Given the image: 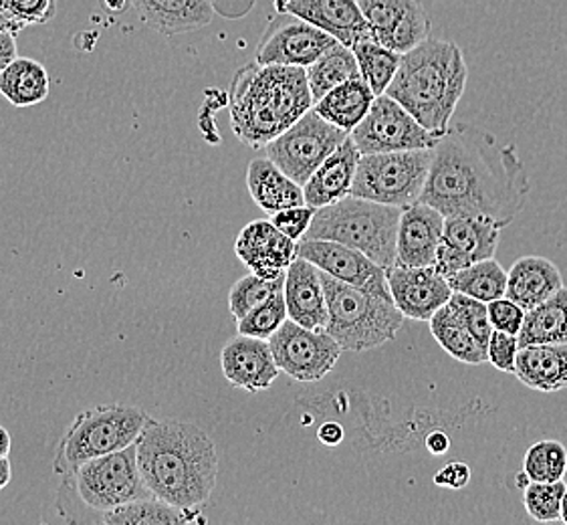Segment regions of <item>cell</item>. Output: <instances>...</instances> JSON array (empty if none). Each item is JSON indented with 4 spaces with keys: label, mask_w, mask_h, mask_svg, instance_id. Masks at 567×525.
<instances>
[{
    "label": "cell",
    "mask_w": 567,
    "mask_h": 525,
    "mask_svg": "<svg viewBox=\"0 0 567 525\" xmlns=\"http://www.w3.org/2000/svg\"><path fill=\"white\" fill-rule=\"evenodd\" d=\"M529 178L513 144L483 127L456 124L434 146L431 174L420 203L444 217H481L511 225L525 208Z\"/></svg>",
    "instance_id": "obj_1"
},
{
    "label": "cell",
    "mask_w": 567,
    "mask_h": 525,
    "mask_svg": "<svg viewBox=\"0 0 567 525\" xmlns=\"http://www.w3.org/2000/svg\"><path fill=\"white\" fill-rule=\"evenodd\" d=\"M137 467L150 493L178 509H203L215 493V441L198 424L150 416L136 441Z\"/></svg>",
    "instance_id": "obj_2"
},
{
    "label": "cell",
    "mask_w": 567,
    "mask_h": 525,
    "mask_svg": "<svg viewBox=\"0 0 567 525\" xmlns=\"http://www.w3.org/2000/svg\"><path fill=\"white\" fill-rule=\"evenodd\" d=\"M227 105L235 136L249 148L262 150L306 115L316 100L306 68L252 61L235 73Z\"/></svg>",
    "instance_id": "obj_3"
},
{
    "label": "cell",
    "mask_w": 567,
    "mask_h": 525,
    "mask_svg": "<svg viewBox=\"0 0 567 525\" xmlns=\"http://www.w3.org/2000/svg\"><path fill=\"white\" fill-rule=\"evenodd\" d=\"M468 68L463 49L446 39H426L402 55L388 95L404 105L422 126L441 137L451 127L465 93Z\"/></svg>",
    "instance_id": "obj_4"
},
{
    "label": "cell",
    "mask_w": 567,
    "mask_h": 525,
    "mask_svg": "<svg viewBox=\"0 0 567 525\" xmlns=\"http://www.w3.org/2000/svg\"><path fill=\"white\" fill-rule=\"evenodd\" d=\"M404 208L382 205L360 196H346L318 208L303 239L336 240L390 269L396 265L400 217ZM301 239V240H303Z\"/></svg>",
    "instance_id": "obj_5"
},
{
    "label": "cell",
    "mask_w": 567,
    "mask_h": 525,
    "mask_svg": "<svg viewBox=\"0 0 567 525\" xmlns=\"http://www.w3.org/2000/svg\"><path fill=\"white\" fill-rule=\"evenodd\" d=\"M321 279L328 296L329 320L326 330L340 343L343 352L360 354L396 338L406 318L396 308L394 299H384L341 284L326 271H321Z\"/></svg>",
    "instance_id": "obj_6"
},
{
    "label": "cell",
    "mask_w": 567,
    "mask_h": 525,
    "mask_svg": "<svg viewBox=\"0 0 567 525\" xmlns=\"http://www.w3.org/2000/svg\"><path fill=\"white\" fill-rule=\"evenodd\" d=\"M150 414L127 404H100L81 411L59 441L53 471L65 477L91 459L136 445Z\"/></svg>",
    "instance_id": "obj_7"
},
{
    "label": "cell",
    "mask_w": 567,
    "mask_h": 525,
    "mask_svg": "<svg viewBox=\"0 0 567 525\" xmlns=\"http://www.w3.org/2000/svg\"><path fill=\"white\" fill-rule=\"evenodd\" d=\"M61 480V490L75 493L80 503L95 514L152 495L137 467L136 445L91 459Z\"/></svg>",
    "instance_id": "obj_8"
},
{
    "label": "cell",
    "mask_w": 567,
    "mask_h": 525,
    "mask_svg": "<svg viewBox=\"0 0 567 525\" xmlns=\"http://www.w3.org/2000/svg\"><path fill=\"white\" fill-rule=\"evenodd\" d=\"M432 150L365 154L360 158L352 196L409 208L419 203L431 174Z\"/></svg>",
    "instance_id": "obj_9"
},
{
    "label": "cell",
    "mask_w": 567,
    "mask_h": 525,
    "mask_svg": "<svg viewBox=\"0 0 567 525\" xmlns=\"http://www.w3.org/2000/svg\"><path fill=\"white\" fill-rule=\"evenodd\" d=\"M348 136V132L333 126L311 107L293 126L285 130L281 136L275 137L262 150L269 161L303 186Z\"/></svg>",
    "instance_id": "obj_10"
},
{
    "label": "cell",
    "mask_w": 567,
    "mask_h": 525,
    "mask_svg": "<svg viewBox=\"0 0 567 525\" xmlns=\"http://www.w3.org/2000/svg\"><path fill=\"white\" fill-rule=\"evenodd\" d=\"M353 144L360 154H384L406 150H432L441 137L420 124L404 105L388 93L375 97L372 110L353 127Z\"/></svg>",
    "instance_id": "obj_11"
},
{
    "label": "cell",
    "mask_w": 567,
    "mask_h": 525,
    "mask_svg": "<svg viewBox=\"0 0 567 525\" xmlns=\"http://www.w3.org/2000/svg\"><path fill=\"white\" fill-rule=\"evenodd\" d=\"M269 343L281 372L306 384L328 377L343 352L328 330H309L293 320L285 321Z\"/></svg>",
    "instance_id": "obj_12"
},
{
    "label": "cell",
    "mask_w": 567,
    "mask_h": 525,
    "mask_svg": "<svg viewBox=\"0 0 567 525\" xmlns=\"http://www.w3.org/2000/svg\"><path fill=\"white\" fill-rule=\"evenodd\" d=\"M336 43L338 39L323 29L307 23L296 14L281 12V17L271 21L262 34L255 51V61L261 65L307 69Z\"/></svg>",
    "instance_id": "obj_13"
},
{
    "label": "cell",
    "mask_w": 567,
    "mask_h": 525,
    "mask_svg": "<svg viewBox=\"0 0 567 525\" xmlns=\"http://www.w3.org/2000/svg\"><path fill=\"white\" fill-rule=\"evenodd\" d=\"M297 257L313 262L318 269L341 284L358 287L384 299H392L386 269L348 245H341L336 240L303 239L297 245Z\"/></svg>",
    "instance_id": "obj_14"
},
{
    "label": "cell",
    "mask_w": 567,
    "mask_h": 525,
    "mask_svg": "<svg viewBox=\"0 0 567 525\" xmlns=\"http://www.w3.org/2000/svg\"><path fill=\"white\" fill-rule=\"evenodd\" d=\"M370 37L380 45L409 53L431 34V19L420 0H358Z\"/></svg>",
    "instance_id": "obj_15"
},
{
    "label": "cell",
    "mask_w": 567,
    "mask_h": 525,
    "mask_svg": "<svg viewBox=\"0 0 567 525\" xmlns=\"http://www.w3.org/2000/svg\"><path fill=\"white\" fill-rule=\"evenodd\" d=\"M501 230L499 225L488 218H444L443 243L434 267L449 277L473 262L493 259L499 247Z\"/></svg>",
    "instance_id": "obj_16"
},
{
    "label": "cell",
    "mask_w": 567,
    "mask_h": 525,
    "mask_svg": "<svg viewBox=\"0 0 567 525\" xmlns=\"http://www.w3.org/2000/svg\"><path fill=\"white\" fill-rule=\"evenodd\" d=\"M390 294L406 320L431 321L453 297V287L436 267L392 265L386 269Z\"/></svg>",
    "instance_id": "obj_17"
},
{
    "label": "cell",
    "mask_w": 567,
    "mask_h": 525,
    "mask_svg": "<svg viewBox=\"0 0 567 525\" xmlns=\"http://www.w3.org/2000/svg\"><path fill=\"white\" fill-rule=\"evenodd\" d=\"M223 377L230 387L257 394L271 389L281 368L275 362L269 340L239 333L220 352Z\"/></svg>",
    "instance_id": "obj_18"
},
{
    "label": "cell",
    "mask_w": 567,
    "mask_h": 525,
    "mask_svg": "<svg viewBox=\"0 0 567 525\" xmlns=\"http://www.w3.org/2000/svg\"><path fill=\"white\" fill-rule=\"evenodd\" d=\"M297 240L277 229L271 220H252L240 230L235 253L250 274L265 279L284 277L297 259Z\"/></svg>",
    "instance_id": "obj_19"
},
{
    "label": "cell",
    "mask_w": 567,
    "mask_h": 525,
    "mask_svg": "<svg viewBox=\"0 0 567 525\" xmlns=\"http://www.w3.org/2000/svg\"><path fill=\"white\" fill-rule=\"evenodd\" d=\"M444 215L426 203L402 210L398 227L396 265L434 267L443 243Z\"/></svg>",
    "instance_id": "obj_20"
},
{
    "label": "cell",
    "mask_w": 567,
    "mask_h": 525,
    "mask_svg": "<svg viewBox=\"0 0 567 525\" xmlns=\"http://www.w3.org/2000/svg\"><path fill=\"white\" fill-rule=\"evenodd\" d=\"M285 301L289 320L309 330L328 328L329 309L321 271L311 261L297 257L285 271Z\"/></svg>",
    "instance_id": "obj_21"
},
{
    "label": "cell",
    "mask_w": 567,
    "mask_h": 525,
    "mask_svg": "<svg viewBox=\"0 0 567 525\" xmlns=\"http://www.w3.org/2000/svg\"><path fill=\"white\" fill-rule=\"evenodd\" d=\"M360 158L362 154L353 144L352 136L346 137L338 150L329 154L318 171L313 172L309 181L303 184L306 205L323 208L352 195Z\"/></svg>",
    "instance_id": "obj_22"
},
{
    "label": "cell",
    "mask_w": 567,
    "mask_h": 525,
    "mask_svg": "<svg viewBox=\"0 0 567 525\" xmlns=\"http://www.w3.org/2000/svg\"><path fill=\"white\" fill-rule=\"evenodd\" d=\"M287 12L323 29L343 45L353 47L363 37H370L358 0H293Z\"/></svg>",
    "instance_id": "obj_23"
},
{
    "label": "cell",
    "mask_w": 567,
    "mask_h": 525,
    "mask_svg": "<svg viewBox=\"0 0 567 525\" xmlns=\"http://www.w3.org/2000/svg\"><path fill=\"white\" fill-rule=\"evenodd\" d=\"M137 17L166 37L203 29L215 17L213 0H132Z\"/></svg>",
    "instance_id": "obj_24"
},
{
    "label": "cell",
    "mask_w": 567,
    "mask_h": 525,
    "mask_svg": "<svg viewBox=\"0 0 567 525\" xmlns=\"http://www.w3.org/2000/svg\"><path fill=\"white\" fill-rule=\"evenodd\" d=\"M561 287L566 286L556 262L537 255H527L511 265L505 297L529 311L556 296Z\"/></svg>",
    "instance_id": "obj_25"
},
{
    "label": "cell",
    "mask_w": 567,
    "mask_h": 525,
    "mask_svg": "<svg viewBox=\"0 0 567 525\" xmlns=\"http://www.w3.org/2000/svg\"><path fill=\"white\" fill-rule=\"evenodd\" d=\"M517 380L527 389L556 394L567 389V343H532L517 354Z\"/></svg>",
    "instance_id": "obj_26"
},
{
    "label": "cell",
    "mask_w": 567,
    "mask_h": 525,
    "mask_svg": "<svg viewBox=\"0 0 567 525\" xmlns=\"http://www.w3.org/2000/svg\"><path fill=\"white\" fill-rule=\"evenodd\" d=\"M247 188L255 205L269 215H275L289 206L306 205L303 186L289 178L267 156L250 161L247 168Z\"/></svg>",
    "instance_id": "obj_27"
},
{
    "label": "cell",
    "mask_w": 567,
    "mask_h": 525,
    "mask_svg": "<svg viewBox=\"0 0 567 525\" xmlns=\"http://www.w3.org/2000/svg\"><path fill=\"white\" fill-rule=\"evenodd\" d=\"M375 97L378 95L372 92V87L362 78H358V80L346 81L326 93L319 102H316L313 110L333 126L352 134L353 127L358 126L372 110Z\"/></svg>",
    "instance_id": "obj_28"
},
{
    "label": "cell",
    "mask_w": 567,
    "mask_h": 525,
    "mask_svg": "<svg viewBox=\"0 0 567 525\" xmlns=\"http://www.w3.org/2000/svg\"><path fill=\"white\" fill-rule=\"evenodd\" d=\"M51 78L34 59L17 58L0 73V95L14 107H33L49 97Z\"/></svg>",
    "instance_id": "obj_29"
},
{
    "label": "cell",
    "mask_w": 567,
    "mask_h": 525,
    "mask_svg": "<svg viewBox=\"0 0 567 525\" xmlns=\"http://www.w3.org/2000/svg\"><path fill=\"white\" fill-rule=\"evenodd\" d=\"M200 512L203 509H178L150 495L105 512L100 515V522L105 525L203 524L205 517Z\"/></svg>",
    "instance_id": "obj_30"
},
{
    "label": "cell",
    "mask_w": 567,
    "mask_h": 525,
    "mask_svg": "<svg viewBox=\"0 0 567 525\" xmlns=\"http://www.w3.org/2000/svg\"><path fill=\"white\" fill-rule=\"evenodd\" d=\"M431 333L446 354L456 362L468 366H481L487 362V348L466 330L461 320L454 316L449 303L439 309L431 321Z\"/></svg>",
    "instance_id": "obj_31"
},
{
    "label": "cell",
    "mask_w": 567,
    "mask_h": 525,
    "mask_svg": "<svg viewBox=\"0 0 567 525\" xmlns=\"http://www.w3.org/2000/svg\"><path fill=\"white\" fill-rule=\"evenodd\" d=\"M519 343H567V287L525 313Z\"/></svg>",
    "instance_id": "obj_32"
},
{
    "label": "cell",
    "mask_w": 567,
    "mask_h": 525,
    "mask_svg": "<svg viewBox=\"0 0 567 525\" xmlns=\"http://www.w3.org/2000/svg\"><path fill=\"white\" fill-rule=\"evenodd\" d=\"M306 71L307 81H309V87H311L316 102H319L326 93L331 92L341 83L362 78L352 47L343 45L340 41L336 45L329 47L328 51L316 63H311Z\"/></svg>",
    "instance_id": "obj_33"
},
{
    "label": "cell",
    "mask_w": 567,
    "mask_h": 525,
    "mask_svg": "<svg viewBox=\"0 0 567 525\" xmlns=\"http://www.w3.org/2000/svg\"><path fill=\"white\" fill-rule=\"evenodd\" d=\"M453 291L475 297L478 301H493L507 294V271L501 267V262L493 259L473 262L465 269L446 277Z\"/></svg>",
    "instance_id": "obj_34"
},
{
    "label": "cell",
    "mask_w": 567,
    "mask_h": 525,
    "mask_svg": "<svg viewBox=\"0 0 567 525\" xmlns=\"http://www.w3.org/2000/svg\"><path fill=\"white\" fill-rule=\"evenodd\" d=\"M352 51L358 59L362 80L372 87L375 95H384L396 78L402 55L380 45L372 37H363L358 43H353Z\"/></svg>",
    "instance_id": "obj_35"
},
{
    "label": "cell",
    "mask_w": 567,
    "mask_h": 525,
    "mask_svg": "<svg viewBox=\"0 0 567 525\" xmlns=\"http://www.w3.org/2000/svg\"><path fill=\"white\" fill-rule=\"evenodd\" d=\"M567 471V449L564 443L545 439L535 445L523 457V473L529 481H561Z\"/></svg>",
    "instance_id": "obj_36"
},
{
    "label": "cell",
    "mask_w": 567,
    "mask_h": 525,
    "mask_svg": "<svg viewBox=\"0 0 567 525\" xmlns=\"http://www.w3.org/2000/svg\"><path fill=\"white\" fill-rule=\"evenodd\" d=\"M285 289V275L279 279H265L259 275L250 274L239 279L228 291V309L230 316L239 321L257 308L265 303L269 297L275 296L277 291Z\"/></svg>",
    "instance_id": "obj_37"
},
{
    "label": "cell",
    "mask_w": 567,
    "mask_h": 525,
    "mask_svg": "<svg viewBox=\"0 0 567 525\" xmlns=\"http://www.w3.org/2000/svg\"><path fill=\"white\" fill-rule=\"evenodd\" d=\"M567 485L561 481L542 483L529 481L523 487V505L529 517L537 524H554L561 519V502L566 495Z\"/></svg>",
    "instance_id": "obj_38"
},
{
    "label": "cell",
    "mask_w": 567,
    "mask_h": 525,
    "mask_svg": "<svg viewBox=\"0 0 567 525\" xmlns=\"http://www.w3.org/2000/svg\"><path fill=\"white\" fill-rule=\"evenodd\" d=\"M289 320L284 291H277L265 303L249 311L243 320L237 321V330L245 336L269 340L275 331Z\"/></svg>",
    "instance_id": "obj_39"
},
{
    "label": "cell",
    "mask_w": 567,
    "mask_h": 525,
    "mask_svg": "<svg viewBox=\"0 0 567 525\" xmlns=\"http://www.w3.org/2000/svg\"><path fill=\"white\" fill-rule=\"evenodd\" d=\"M449 308L453 309L454 316L461 320L466 330L471 331L478 342L487 348L488 338L493 333V326L488 321L487 303L478 301L475 297L454 291L451 301H449Z\"/></svg>",
    "instance_id": "obj_40"
},
{
    "label": "cell",
    "mask_w": 567,
    "mask_h": 525,
    "mask_svg": "<svg viewBox=\"0 0 567 525\" xmlns=\"http://www.w3.org/2000/svg\"><path fill=\"white\" fill-rule=\"evenodd\" d=\"M4 12L19 29L45 24L58 14V0H0Z\"/></svg>",
    "instance_id": "obj_41"
},
{
    "label": "cell",
    "mask_w": 567,
    "mask_h": 525,
    "mask_svg": "<svg viewBox=\"0 0 567 525\" xmlns=\"http://www.w3.org/2000/svg\"><path fill=\"white\" fill-rule=\"evenodd\" d=\"M519 350H522L519 336L493 330L491 338H488L487 362L493 366V368L501 370V372H509V374H513V372H515V362H517Z\"/></svg>",
    "instance_id": "obj_42"
},
{
    "label": "cell",
    "mask_w": 567,
    "mask_h": 525,
    "mask_svg": "<svg viewBox=\"0 0 567 525\" xmlns=\"http://www.w3.org/2000/svg\"><path fill=\"white\" fill-rule=\"evenodd\" d=\"M488 321L493 326V330L505 331V333H513L519 336L525 321V309L515 303L509 297H499L488 301Z\"/></svg>",
    "instance_id": "obj_43"
},
{
    "label": "cell",
    "mask_w": 567,
    "mask_h": 525,
    "mask_svg": "<svg viewBox=\"0 0 567 525\" xmlns=\"http://www.w3.org/2000/svg\"><path fill=\"white\" fill-rule=\"evenodd\" d=\"M316 213H318V208H313V206H289V208H284V210L271 215V223L287 237H291V239L299 243L306 237Z\"/></svg>",
    "instance_id": "obj_44"
},
{
    "label": "cell",
    "mask_w": 567,
    "mask_h": 525,
    "mask_svg": "<svg viewBox=\"0 0 567 525\" xmlns=\"http://www.w3.org/2000/svg\"><path fill=\"white\" fill-rule=\"evenodd\" d=\"M471 467L463 463V461H453L449 465H444L436 475H434V485L444 487V490H465L466 485L471 483Z\"/></svg>",
    "instance_id": "obj_45"
},
{
    "label": "cell",
    "mask_w": 567,
    "mask_h": 525,
    "mask_svg": "<svg viewBox=\"0 0 567 525\" xmlns=\"http://www.w3.org/2000/svg\"><path fill=\"white\" fill-rule=\"evenodd\" d=\"M17 58H19L17 33H12V31H0V73L9 68Z\"/></svg>",
    "instance_id": "obj_46"
},
{
    "label": "cell",
    "mask_w": 567,
    "mask_h": 525,
    "mask_svg": "<svg viewBox=\"0 0 567 525\" xmlns=\"http://www.w3.org/2000/svg\"><path fill=\"white\" fill-rule=\"evenodd\" d=\"M318 439L326 446H338L343 441V426L340 423H323L318 429Z\"/></svg>",
    "instance_id": "obj_47"
},
{
    "label": "cell",
    "mask_w": 567,
    "mask_h": 525,
    "mask_svg": "<svg viewBox=\"0 0 567 525\" xmlns=\"http://www.w3.org/2000/svg\"><path fill=\"white\" fill-rule=\"evenodd\" d=\"M426 449H429V453L434 455V457H443V455L449 453V449H451L449 434L443 433V431H432V433L426 436Z\"/></svg>",
    "instance_id": "obj_48"
},
{
    "label": "cell",
    "mask_w": 567,
    "mask_h": 525,
    "mask_svg": "<svg viewBox=\"0 0 567 525\" xmlns=\"http://www.w3.org/2000/svg\"><path fill=\"white\" fill-rule=\"evenodd\" d=\"M12 465L9 457H0V492L11 483Z\"/></svg>",
    "instance_id": "obj_49"
},
{
    "label": "cell",
    "mask_w": 567,
    "mask_h": 525,
    "mask_svg": "<svg viewBox=\"0 0 567 525\" xmlns=\"http://www.w3.org/2000/svg\"><path fill=\"white\" fill-rule=\"evenodd\" d=\"M11 434H9V431H7L4 426H0V457H9V455H11Z\"/></svg>",
    "instance_id": "obj_50"
},
{
    "label": "cell",
    "mask_w": 567,
    "mask_h": 525,
    "mask_svg": "<svg viewBox=\"0 0 567 525\" xmlns=\"http://www.w3.org/2000/svg\"><path fill=\"white\" fill-rule=\"evenodd\" d=\"M132 0H103L105 9L110 12H124Z\"/></svg>",
    "instance_id": "obj_51"
},
{
    "label": "cell",
    "mask_w": 567,
    "mask_h": 525,
    "mask_svg": "<svg viewBox=\"0 0 567 525\" xmlns=\"http://www.w3.org/2000/svg\"><path fill=\"white\" fill-rule=\"evenodd\" d=\"M0 31H12V33H19L21 29L17 24L12 23L11 19L0 11Z\"/></svg>",
    "instance_id": "obj_52"
},
{
    "label": "cell",
    "mask_w": 567,
    "mask_h": 525,
    "mask_svg": "<svg viewBox=\"0 0 567 525\" xmlns=\"http://www.w3.org/2000/svg\"><path fill=\"white\" fill-rule=\"evenodd\" d=\"M272 4H275V9L279 11V14L281 12H287V9H289V4L293 2V0H271Z\"/></svg>",
    "instance_id": "obj_53"
},
{
    "label": "cell",
    "mask_w": 567,
    "mask_h": 525,
    "mask_svg": "<svg viewBox=\"0 0 567 525\" xmlns=\"http://www.w3.org/2000/svg\"><path fill=\"white\" fill-rule=\"evenodd\" d=\"M559 522H564L567 525V492L564 495V502H561V519Z\"/></svg>",
    "instance_id": "obj_54"
}]
</instances>
